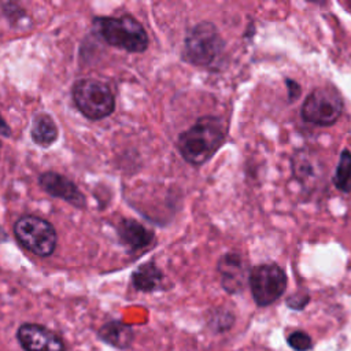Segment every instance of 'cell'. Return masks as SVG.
Segmentation results:
<instances>
[{"label":"cell","mask_w":351,"mask_h":351,"mask_svg":"<svg viewBox=\"0 0 351 351\" xmlns=\"http://www.w3.org/2000/svg\"><path fill=\"white\" fill-rule=\"evenodd\" d=\"M226 136V123L218 117H202L178 136L181 156L193 166L206 163L219 149Z\"/></svg>","instance_id":"cell-1"},{"label":"cell","mask_w":351,"mask_h":351,"mask_svg":"<svg viewBox=\"0 0 351 351\" xmlns=\"http://www.w3.org/2000/svg\"><path fill=\"white\" fill-rule=\"evenodd\" d=\"M93 22L103 40L112 47L128 52H144L148 48L145 29L129 14L122 16H100Z\"/></svg>","instance_id":"cell-2"},{"label":"cell","mask_w":351,"mask_h":351,"mask_svg":"<svg viewBox=\"0 0 351 351\" xmlns=\"http://www.w3.org/2000/svg\"><path fill=\"white\" fill-rule=\"evenodd\" d=\"M225 43L211 22L195 25L186 34L182 59L191 64L207 67L219 59Z\"/></svg>","instance_id":"cell-3"},{"label":"cell","mask_w":351,"mask_h":351,"mask_svg":"<svg viewBox=\"0 0 351 351\" xmlns=\"http://www.w3.org/2000/svg\"><path fill=\"white\" fill-rule=\"evenodd\" d=\"M73 100L77 108L92 121L112 114L115 99L111 89L96 78H81L73 85Z\"/></svg>","instance_id":"cell-4"},{"label":"cell","mask_w":351,"mask_h":351,"mask_svg":"<svg viewBox=\"0 0 351 351\" xmlns=\"http://www.w3.org/2000/svg\"><path fill=\"white\" fill-rule=\"evenodd\" d=\"M18 241L38 256H49L56 248V230L45 219L36 215H23L14 223Z\"/></svg>","instance_id":"cell-5"},{"label":"cell","mask_w":351,"mask_h":351,"mask_svg":"<svg viewBox=\"0 0 351 351\" xmlns=\"http://www.w3.org/2000/svg\"><path fill=\"white\" fill-rule=\"evenodd\" d=\"M344 103L335 88L314 89L302 104V118L313 125L330 126L343 114Z\"/></svg>","instance_id":"cell-6"},{"label":"cell","mask_w":351,"mask_h":351,"mask_svg":"<svg viewBox=\"0 0 351 351\" xmlns=\"http://www.w3.org/2000/svg\"><path fill=\"white\" fill-rule=\"evenodd\" d=\"M248 282L258 306L274 303L287 288L285 271L276 263H263L252 267Z\"/></svg>","instance_id":"cell-7"},{"label":"cell","mask_w":351,"mask_h":351,"mask_svg":"<svg viewBox=\"0 0 351 351\" xmlns=\"http://www.w3.org/2000/svg\"><path fill=\"white\" fill-rule=\"evenodd\" d=\"M16 339L25 351H66L63 339L38 324H22L16 330Z\"/></svg>","instance_id":"cell-8"},{"label":"cell","mask_w":351,"mask_h":351,"mask_svg":"<svg viewBox=\"0 0 351 351\" xmlns=\"http://www.w3.org/2000/svg\"><path fill=\"white\" fill-rule=\"evenodd\" d=\"M38 184L51 196L63 199L77 208L85 207L84 193L67 177L53 171H47L38 177Z\"/></svg>","instance_id":"cell-9"},{"label":"cell","mask_w":351,"mask_h":351,"mask_svg":"<svg viewBox=\"0 0 351 351\" xmlns=\"http://www.w3.org/2000/svg\"><path fill=\"white\" fill-rule=\"evenodd\" d=\"M218 271L221 284L229 293H237L244 288L245 282V263L239 254H225L218 262Z\"/></svg>","instance_id":"cell-10"},{"label":"cell","mask_w":351,"mask_h":351,"mask_svg":"<svg viewBox=\"0 0 351 351\" xmlns=\"http://www.w3.org/2000/svg\"><path fill=\"white\" fill-rule=\"evenodd\" d=\"M99 337L104 343L125 350L129 348L134 340V332L132 326L122 321H110L99 329Z\"/></svg>","instance_id":"cell-11"},{"label":"cell","mask_w":351,"mask_h":351,"mask_svg":"<svg viewBox=\"0 0 351 351\" xmlns=\"http://www.w3.org/2000/svg\"><path fill=\"white\" fill-rule=\"evenodd\" d=\"M118 233L121 240L133 251L147 247L154 237L152 232L133 219H123L118 228Z\"/></svg>","instance_id":"cell-12"},{"label":"cell","mask_w":351,"mask_h":351,"mask_svg":"<svg viewBox=\"0 0 351 351\" xmlns=\"http://www.w3.org/2000/svg\"><path fill=\"white\" fill-rule=\"evenodd\" d=\"M32 138L36 144L40 145H51L58 138V126L53 119L47 114H38L33 118L32 129H30Z\"/></svg>","instance_id":"cell-13"},{"label":"cell","mask_w":351,"mask_h":351,"mask_svg":"<svg viewBox=\"0 0 351 351\" xmlns=\"http://www.w3.org/2000/svg\"><path fill=\"white\" fill-rule=\"evenodd\" d=\"M162 271L154 263H145L140 266L132 276L133 285L137 291L151 292L162 282Z\"/></svg>","instance_id":"cell-14"},{"label":"cell","mask_w":351,"mask_h":351,"mask_svg":"<svg viewBox=\"0 0 351 351\" xmlns=\"http://www.w3.org/2000/svg\"><path fill=\"white\" fill-rule=\"evenodd\" d=\"M333 182L339 191L346 193L351 192V152L348 149H344L340 154Z\"/></svg>","instance_id":"cell-15"},{"label":"cell","mask_w":351,"mask_h":351,"mask_svg":"<svg viewBox=\"0 0 351 351\" xmlns=\"http://www.w3.org/2000/svg\"><path fill=\"white\" fill-rule=\"evenodd\" d=\"M288 344L296 351H306L311 347V339L304 332H293L288 337Z\"/></svg>","instance_id":"cell-16"},{"label":"cell","mask_w":351,"mask_h":351,"mask_svg":"<svg viewBox=\"0 0 351 351\" xmlns=\"http://www.w3.org/2000/svg\"><path fill=\"white\" fill-rule=\"evenodd\" d=\"M308 302V296L307 295H303V296H299V295H292L291 298H288L287 303L289 307L292 308H303V306Z\"/></svg>","instance_id":"cell-17"},{"label":"cell","mask_w":351,"mask_h":351,"mask_svg":"<svg viewBox=\"0 0 351 351\" xmlns=\"http://www.w3.org/2000/svg\"><path fill=\"white\" fill-rule=\"evenodd\" d=\"M285 82H287V85H288V97H289V101H293V100L298 99L299 95H300V86H299L295 81H292V80H287Z\"/></svg>","instance_id":"cell-18"},{"label":"cell","mask_w":351,"mask_h":351,"mask_svg":"<svg viewBox=\"0 0 351 351\" xmlns=\"http://www.w3.org/2000/svg\"><path fill=\"white\" fill-rule=\"evenodd\" d=\"M0 134L1 136H10L11 134V129H10V126L5 123V121L1 118V115H0Z\"/></svg>","instance_id":"cell-19"},{"label":"cell","mask_w":351,"mask_h":351,"mask_svg":"<svg viewBox=\"0 0 351 351\" xmlns=\"http://www.w3.org/2000/svg\"><path fill=\"white\" fill-rule=\"evenodd\" d=\"M7 240V233L3 230V228L0 226V243H3V241H5Z\"/></svg>","instance_id":"cell-20"}]
</instances>
